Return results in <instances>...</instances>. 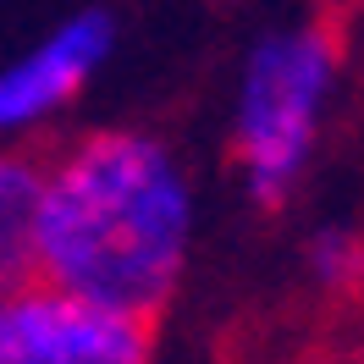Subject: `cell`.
<instances>
[{"mask_svg":"<svg viewBox=\"0 0 364 364\" xmlns=\"http://www.w3.org/2000/svg\"><path fill=\"white\" fill-rule=\"evenodd\" d=\"M193 221V177L177 149L144 127H100L39 160L33 276L155 320L188 271Z\"/></svg>","mask_w":364,"mask_h":364,"instance_id":"1","label":"cell"},{"mask_svg":"<svg viewBox=\"0 0 364 364\" xmlns=\"http://www.w3.org/2000/svg\"><path fill=\"white\" fill-rule=\"evenodd\" d=\"M342 77V39L320 17L265 28L243 55L232 100V155L254 205H287L320 149Z\"/></svg>","mask_w":364,"mask_h":364,"instance_id":"2","label":"cell"},{"mask_svg":"<svg viewBox=\"0 0 364 364\" xmlns=\"http://www.w3.org/2000/svg\"><path fill=\"white\" fill-rule=\"evenodd\" d=\"M0 364H155V331L144 315L28 276L0 293Z\"/></svg>","mask_w":364,"mask_h":364,"instance_id":"3","label":"cell"},{"mask_svg":"<svg viewBox=\"0 0 364 364\" xmlns=\"http://www.w3.org/2000/svg\"><path fill=\"white\" fill-rule=\"evenodd\" d=\"M111 50L116 17L89 6V11H72L67 23H55L23 55L0 61V149H17L33 127L55 122L105 72Z\"/></svg>","mask_w":364,"mask_h":364,"instance_id":"4","label":"cell"},{"mask_svg":"<svg viewBox=\"0 0 364 364\" xmlns=\"http://www.w3.org/2000/svg\"><path fill=\"white\" fill-rule=\"evenodd\" d=\"M33 188H39V160L23 149H0V293L33 276Z\"/></svg>","mask_w":364,"mask_h":364,"instance_id":"5","label":"cell"},{"mask_svg":"<svg viewBox=\"0 0 364 364\" xmlns=\"http://www.w3.org/2000/svg\"><path fill=\"white\" fill-rule=\"evenodd\" d=\"M304 265H309V276H315L326 293H353V287H364V232L342 227V221L320 227L315 237H309V249H304Z\"/></svg>","mask_w":364,"mask_h":364,"instance_id":"6","label":"cell"}]
</instances>
